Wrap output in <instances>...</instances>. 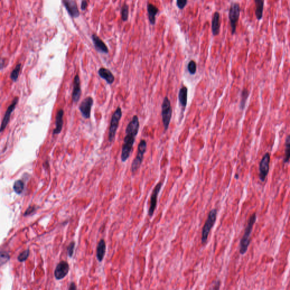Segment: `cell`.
<instances>
[{
    "mask_svg": "<svg viewBox=\"0 0 290 290\" xmlns=\"http://www.w3.org/2000/svg\"><path fill=\"white\" fill-rule=\"evenodd\" d=\"M140 122L137 116H134L132 120L129 122L125 130L126 135L124 138V143L122 148L121 159L122 162L127 161L132 153L135 138L138 132Z\"/></svg>",
    "mask_w": 290,
    "mask_h": 290,
    "instance_id": "6da1fadb",
    "label": "cell"
},
{
    "mask_svg": "<svg viewBox=\"0 0 290 290\" xmlns=\"http://www.w3.org/2000/svg\"><path fill=\"white\" fill-rule=\"evenodd\" d=\"M257 216L255 214H253L248 220V225L245 228L244 234L240 243V253L241 255H244L247 250L250 244V237L252 233L253 226L256 221Z\"/></svg>",
    "mask_w": 290,
    "mask_h": 290,
    "instance_id": "7a4b0ae2",
    "label": "cell"
},
{
    "mask_svg": "<svg viewBox=\"0 0 290 290\" xmlns=\"http://www.w3.org/2000/svg\"><path fill=\"white\" fill-rule=\"evenodd\" d=\"M217 210L212 209L209 213L207 219L205 223L202 228V237H201V242L202 244H205L207 240L208 236L211 231L213 226L215 224V222L217 219Z\"/></svg>",
    "mask_w": 290,
    "mask_h": 290,
    "instance_id": "3957f363",
    "label": "cell"
},
{
    "mask_svg": "<svg viewBox=\"0 0 290 290\" xmlns=\"http://www.w3.org/2000/svg\"><path fill=\"white\" fill-rule=\"evenodd\" d=\"M121 117H122V111L120 107H119L116 109L111 118V124H110L109 130V135H108V140L109 142L113 141L114 139L117 129L119 127V122L120 121Z\"/></svg>",
    "mask_w": 290,
    "mask_h": 290,
    "instance_id": "277c9868",
    "label": "cell"
},
{
    "mask_svg": "<svg viewBox=\"0 0 290 290\" xmlns=\"http://www.w3.org/2000/svg\"><path fill=\"white\" fill-rule=\"evenodd\" d=\"M146 148H147V143L145 140H142L138 145L137 154L132 164L131 169L133 173H135L136 171L140 168V166L141 165L143 159V156L146 151Z\"/></svg>",
    "mask_w": 290,
    "mask_h": 290,
    "instance_id": "5b68a950",
    "label": "cell"
},
{
    "mask_svg": "<svg viewBox=\"0 0 290 290\" xmlns=\"http://www.w3.org/2000/svg\"><path fill=\"white\" fill-rule=\"evenodd\" d=\"M172 110L171 105V102L168 97H165L163 100L162 106V116L164 130L166 131L170 125V121L172 117Z\"/></svg>",
    "mask_w": 290,
    "mask_h": 290,
    "instance_id": "8992f818",
    "label": "cell"
},
{
    "mask_svg": "<svg viewBox=\"0 0 290 290\" xmlns=\"http://www.w3.org/2000/svg\"><path fill=\"white\" fill-rule=\"evenodd\" d=\"M240 13V5L237 3H232L229 12V19L231 27V33L235 34L237 22L239 21Z\"/></svg>",
    "mask_w": 290,
    "mask_h": 290,
    "instance_id": "52a82bcc",
    "label": "cell"
},
{
    "mask_svg": "<svg viewBox=\"0 0 290 290\" xmlns=\"http://www.w3.org/2000/svg\"><path fill=\"white\" fill-rule=\"evenodd\" d=\"M270 154L266 153L260 163L259 166V178L260 180L263 182L268 175L269 171V164H270Z\"/></svg>",
    "mask_w": 290,
    "mask_h": 290,
    "instance_id": "ba28073f",
    "label": "cell"
},
{
    "mask_svg": "<svg viewBox=\"0 0 290 290\" xmlns=\"http://www.w3.org/2000/svg\"><path fill=\"white\" fill-rule=\"evenodd\" d=\"M93 99L91 97H87L81 102L79 109L85 119H89L91 115V111L93 104Z\"/></svg>",
    "mask_w": 290,
    "mask_h": 290,
    "instance_id": "9c48e42d",
    "label": "cell"
},
{
    "mask_svg": "<svg viewBox=\"0 0 290 290\" xmlns=\"http://www.w3.org/2000/svg\"><path fill=\"white\" fill-rule=\"evenodd\" d=\"M162 186V183H159L158 184H156L155 187L154 188L151 196V200H150V205L149 207V217H152L154 214V211L155 210L156 205H157V198L158 194L160 192V191L161 189V188Z\"/></svg>",
    "mask_w": 290,
    "mask_h": 290,
    "instance_id": "30bf717a",
    "label": "cell"
},
{
    "mask_svg": "<svg viewBox=\"0 0 290 290\" xmlns=\"http://www.w3.org/2000/svg\"><path fill=\"white\" fill-rule=\"evenodd\" d=\"M18 98H15L13 100V102L12 103V104L7 108L6 113L5 114L4 117L2 121V122H1V125L0 127V132H2L7 127V125L9 124V122L10 121L11 114L13 112L16 105L18 103Z\"/></svg>",
    "mask_w": 290,
    "mask_h": 290,
    "instance_id": "8fae6325",
    "label": "cell"
},
{
    "mask_svg": "<svg viewBox=\"0 0 290 290\" xmlns=\"http://www.w3.org/2000/svg\"><path fill=\"white\" fill-rule=\"evenodd\" d=\"M69 271V265L66 261H61L57 265L55 270V276L57 280H60L66 276Z\"/></svg>",
    "mask_w": 290,
    "mask_h": 290,
    "instance_id": "7c38bea8",
    "label": "cell"
},
{
    "mask_svg": "<svg viewBox=\"0 0 290 290\" xmlns=\"http://www.w3.org/2000/svg\"><path fill=\"white\" fill-rule=\"evenodd\" d=\"M64 6L73 18H77L79 16V12L76 2L74 0H63Z\"/></svg>",
    "mask_w": 290,
    "mask_h": 290,
    "instance_id": "4fadbf2b",
    "label": "cell"
},
{
    "mask_svg": "<svg viewBox=\"0 0 290 290\" xmlns=\"http://www.w3.org/2000/svg\"><path fill=\"white\" fill-rule=\"evenodd\" d=\"M81 95V87L80 78L78 75H76L74 78L73 90L72 92V99L73 102L77 103L80 99Z\"/></svg>",
    "mask_w": 290,
    "mask_h": 290,
    "instance_id": "5bb4252c",
    "label": "cell"
},
{
    "mask_svg": "<svg viewBox=\"0 0 290 290\" xmlns=\"http://www.w3.org/2000/svg\"><path fill=\"white\" fill-rule=\"evenodd\" d=\"M92 39L95 48L97 51H98L100 53H108V49L105 44V43L102 41L99 38L98 36L93 34L92 35Z\"/></svg>",
    "mask_w": 290,
    "mask_h": 290,
    "instance_id": "9a60e30c",
    "label": "cell"
},
{
    "mask_svg": "<svg viewBox=\"0 0 290 290\" xmlns=\"http://www.w3.org/2000/svg\"><path fill=\"white\" fill-rule=\"evenodd\" d=\"M64 113V111L63 109H59L57 113L56 117V127L53 132V135L60 134L62 130L63 127Z\"/></svg>",
    "mask_w": 290,
    "mask_h": 290,
    "instance_id": "2e32d148",
    "label": "cell"
},
{
    "mask_svg": "<svg viewBox=\"0 0 290 290\" xmlns=\"http://www.w3.org/2000/svg\"><path fill=\"white\" fill-rule=\"evenodd\" d=\"M99 76L103 79H105L108 84H112L114 81V76L112 73L104 68H101L98 71Z\"/></svg>",
    "mask_w": 290,
    "mask_h": 290,
    "instance_id": "e0dca14e",
    "label": "cell"
},
{
    "mask_svg": "<svg viewBox=\"0 0 290 290\" xmlns=\"http://www.w3.org/2000/svg\"><path fill=\"white\" fill-rule=\"evenodd\" d=\"M220 27V14L218 12H215L213 15L212 21V30L213 35H218L219 34Z\"/></svg>",
    "mask_w": 290,
    "mask_h": 290,
    "instance_id": "ac0fdd59",
    "label": "cell"
},
{
    "mask_svg": "<svg viewBox=\"0 0 290 290\" xmlns=\"http://www.w3.org/2000/svg\"><path fill=\"white\" fill-rule=\"evenodd\" d=\"M106 251V242L104 239H101L98 244L96 248V257L99 262L103 260Z\"/></svg>",
    "mask_w": 290,
    "mask_h": 290,
    "instance_id": "d6986e66",
    "label": "cell"
},
{
    "mask_svg": "<svg viewBox=\"0 0 290 290\" xmlns=\"http://www.w3.org/2000/svg\"><path fill=\"white\" fill-rule=\"evenodd\" d=\"M148 12L149 15V21L151 24H154L155 23V16L159 12V10L155 6L151 4H149L148 6Z\"/></svg>",
    "mask_w": 290,
    "mask_h": 290,
    "instance_id": "ffe728a7",
    "label": "cell"
},
{
    "mask_svg": "<svg viewBox=\"0 0 290 290\" xmlns=\"http://www.w3.org/2000/svg\"><path fill=\"white\" fill-rule=\"evenodd\" d=\"M255 14L257 19L260 21L263 17V11L264 6V0H255Z\"/></svg>",
    "mask_w": 290,
    "mask_h": 290,
    "instance_id": "44dd1931",
    "label": "cell"
},
{
    "mask_svg": "<svg viewBox=\"0 0 290 290\" xmlns=\"http://www.w3.org/2000/svg\"><path fill=\"white\" fill-rule=\"evenodd\" d=\"M188 99V89L186 87H183L180 89L178 93V100L183 107L186 106Z\"/></svg>",
    "mask_w": 290,
    "mask_h": 290,
    "instance_id": "7402d4cb",
    "label": "cell"
},
{
    "mask_svg": "<svg viewBox=\"0 0 290 290\" xmlns=\"http://www.w3.org/2000/svg\"><path fill=\"white\" fill-rule=\"evenodd\" d=\"M24 183L22 180H17L14 183V186H13L14 191L17 194H21L24 189Z\"/></svg>",
    "mask_w": 290,
    "mask_h": 290,
    "instance_id": "603a6c76",
    "label": "cell"
},
{
    "mask_svg": "<svg viewBox=\"0 0 290 290\" xmlns=\"http://www.w3.org/2000/svg\"><path fill=\"white\" fill-rule=\"evenodd\" d=\"M21 64H18L13 69V71H12V72L11 73L10 78L12 79V81H13L14 82L17 81V79L18 78V76H19V73L21 71Z\"/></svg>",
    "mask_w": 290,
    "mask_h": 290,
    "instance_id": "cb8c5ba5",
    "label": "cell"
},
{
    "mask_svg": "<svg viewBox=\"0 0 290 290\" xmlns=\"http://www.w3.org/2000/svg\"><path fill=\"white\" fill-rule=\"evenodd\" d=\"M248 96H249V92L248 90L244 89L241 92V99L240 105L241 109H243L244 108L247 100L248 99Z\"/></svg>",
    "mask_w": 290,
    "mask_h": 290,
    "instance_id": "d4e9b609",
    "label": "cell"
},
{
    "mask_svg": "<svg viewBox=\"0 0 290 290\" xmlns=\"http://www.w3.org/2000/svg\"><path fill=\"white\" fill-rule=\"evenodd\" d=\"M290 137L288 136L286 140V150H285V156L284 159V163H287L289 160L290 158Z\"/></svg>",
    "mask_w": 290,
    "mask_h": 290,
    "instance_id": "484cf974",
    "label": "cell"
},
{
    "mask_svg": "<svg viewBox=\"0 0 290 290\" xmlns=\"http://www.w3.org/2000/svg\"><path fill=\"white\" fill-rule=\"evenodd\" d=\"M10 260L9 254L5 251L0 252V267L5 264Z\"/></svg>",
    "mask_w": 290,
    "mask_h": 290,
    "instance_id": "4316f807",
    "label": "cell"
},
{
    "mask_svg": "<svg viewBox=\"0 0 290 290\" xmlns=\"http://www.w3.org/2000/svg\"><path fill=\"white\" fill-rule=\"evenodd\" d=\"M121 18L123 21H127L128 18L129 7L127 5L125 4L121 9Z\"/></svg>",
    "mask_w": 290,
    "mask_h": 290,
    "instance_id": "83f0119b",
    "label": "cell"
},
{
    "mask_svg": "<svg viewBox=\"0 0 290 290\" xmlns=\"http://www.w3.org/2000/svg\"><path fill=\"white\" fill-rule=\"evenodd\" d=\"M196 69H197V65L196 62L193 60H191L189 63L188 65V70L189 71V72L193 75L196 73Z\"/></svg>",
    "mask_w": 290,
    "mask_h": 290,
    "instance_id": "f1b7e54d",
    "label": "cell"
},
{
    "mask_svg": "<svg viewBox=\"0 0 290 290\" xmlns=\"http://www.w3.org/2000/svg\"><path fill=\"white\" fill-rule=\"evenodd\" d=\"M29 254H30V250L28 249L23 251L18 257V261L19 262H23V261H26L29 256Z\"/></svg>",
    "mask_w": 290,
    "mask_h": 290,
    "instance_id": "f546056e",
    "label": "cell"
},
{
    "mask_svg": "<svg viewBox=\"0 0 290 290\" xmlns=\"http://www.w3.org/2000/svg\"><path fill=\"white\" fill-rule=\"evenodd\" d=\"M75 247V242L74 241H71L69 244L68 247L67 248L68 250V254L69 257H72L74 253V249Z\"/></svg>",
    "mask_w": 290,
    "mask_h": 290,
    "instance_id": "4dcf8cb0",
    "label": "cell"
},
{
    "mask_svg": "<svg viewBox=\"0 0 290 290\" xmlns=\"http://www.w3.org/2000/svg\"><path fill=\"white\" fill-rule=\"evenodd\" d=\"M188 0H177L176 1V4H177V7H178L180 9L182 10L187 4Z\"/></svg>",
    "mask_w": 290,
    "mask_h": 290,
    "instance_id": "1f68e13d",
    "label": "cell"
},
{
    "mask_svg": "<svg viewBox=\"0 0 290 290\" xmlns=\"http://www.w3.org/2000/svg\"><path fill=\"white\" fill-rule=\"evenodd\" d=\"M35 210V208L33 206H30L29 207L28 209H27V210L25 212V214H24V216L26 215H28L30 214H31L32 212H34V211Z\"/></svg>",
    "mask_w": 290,
    "mask_h": 290,
    "instance_id": "d6a6232c",
    "label": "cell"
},
{
    "mask_svg": "<svg viewBox=\"0 0 290 290\" xmlns=\"http://www.w3.org/2000/svg\"><path fill=\"white\" fill-rule=\"evenodd\" d=\"M87 6V1L86 0H82L81 3V9L82 10H85Z\"/></svg>",
    "mask_w": 290,
    "mask_h": 290,
    "instance_id": "836d02e7",
    "label": "cell"
},
{
    "mask_svg": "<svg viewBox=\"0 0 290 290\" xmlns=\"http://www.w3.org/2000/svg\"><path fill=\"white\" fill-rule=\"evenodd\" d=\"M68 289L69 290H77V288L74 282H71L68 287Z\"/></svg>",
    "mask_w": 290,
    "mask_h": 290,
    "instance_id": "e575fe53",
    "label": "cell"
},
{
    "mask_svg": "<svg viewBox=\"0 0 290 290\" xmlns=\"http://www.w3.org/2000/svg\"><path fill=\"white\" fill-rule=\"evenodd\" d=\"M219 287L220 281H217L215 282L214 286L212 287V289H214V290H215L216 289V290H217V289H219Z\"/></svg>",
    "mask_w": 290,
    "mask_h": 290,
    "instance_id": "d590c367",
    "label": "cell"
},
{
    "mask_svg": "<svg viewBox=\"0 0 290 290\" xmlns=\"http://www.w3.org/2000/svg\"><path fill=\"white\" fill-rule=\"evenodd\" d=\"M4 66H5V60H0V70L3 69Z\"/></svg>",
    "mask_w": 290,
    "mask_h": 290,
    "instance_id": "8d00e7d4",
    "label": "cell"
}]
</instances>
